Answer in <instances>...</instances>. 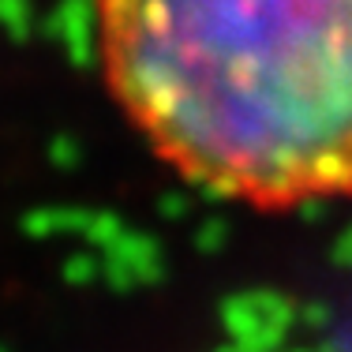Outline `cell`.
I'll return each mask as SVG.
<instances>
[{
  "label": "cell",
  "mask_w": 352,
  "mask_h": 352,
  "mask_svg": "<svg viewBox=\"0 0 352 352\" xmlns=\"http://www.w3.org/2000/svg\"><path fill=\"white\" fill-rule=\"evenodd\" d=\"M102 79L165 165L248 206L352 195V0H90Z\"/></svg>",
  "instance_id": "6da1fadb"
}]
</instances>
